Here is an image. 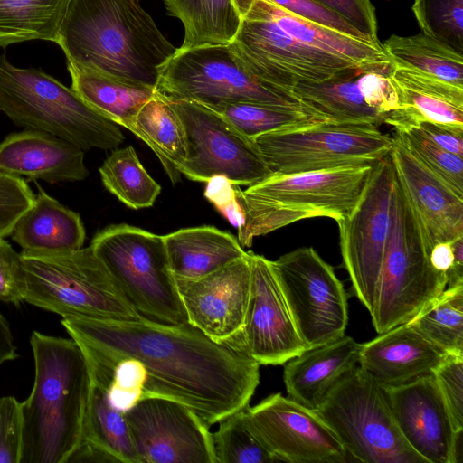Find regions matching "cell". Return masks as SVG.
I'll use <instances>...</instances> for the list:
<instances>
[{
	"label": "cell",
	"instance_id": "obj_1",
	"mask_svg": "<svg viewBox=\"0 0 463 463\" xmlns=\"http://www.w3.org/2000/svg\"><path fill=\"white\" fill-rule=\"evenodd\" d=\"M61 323L84 352L97 358L140 362L146 374L143 397L177 401L209 428L249 406L260 383L257 362L189 323L169 325L146 317H66Z\"/></svg>",
	"mask_w": 463,
	"mask_h": 463
},
{
	"label": "cell",
	"instance_id": "obj_2",
	"mask_svg": "<svg viewBox=\"0 0 463 463\" xmlns=\"http://www.w3.org/2000/svg\"><path fill=\"white\" fill-rule=\"evenodd\" d=\"M55 43L67 63L153 89L177 50L139 0H71Z\"/></svg>",
	"mask_w": 463,
	"mask_h": 463
},
{
	"label": "cell",
	"instance_id": "obj_3",
	"mask_svg": "<svg viewBox=\"0 0 463 463\" xmlns=\"http://www.w3.org/2000/svg\"><path fill=\"white\" fill-rule=\"evenodd\" d=\"M30 345L34 379L21 402L20 463H68L82 438L91 375L85 354L72 338L33 331Z\"/></svg>",
	"mask_w": 463,
	"mask_h": 463
},
{
	"label": "cell",
	"instance_id": "obj_4",
	"mask_svg": "<svg viewBox=\"0 0 463 463\" xmlns=\"http://www.w3.org/2000/svg\"><path fill=\"white\" fill-rule=\"evenodd\" d=\"M373 165L272 174L244 191L235 185L243 213L238 241L250 247L254 238L304 219L339 221L358 201Z\"/></svg>",
	"mask_w": 463,
	"mask_h": 463
},
{
	"label": "cell",
	"instance_id": "obj_5",
	"mask_svg": "<svg viewBox=\"0 0 463 463\" xmlns=\"http://www.w3.org/2000/svg\"><path fill=\"white\" fill-rule=\"evenodd\" d=\"M0 111L15 125L68 140L83 150L116 149L124 136L112 120L44 71L18 68L0 54Z\"/></svg>",
	"mask_w": 463,
	"mask_h": 463
},
{
	"label": "cell",
	"instance_id": "obj_6",
	"mask_svg": "<svg viewBox=\"0 0 463 463\" xmlns=\"http://www.w3.org/2000/svg\"><path fill=\"white\" fill-rule=\"evenodd\" d=\"M24 302L62 318L131 320L142 317L90 246L55 255L22 254Z\"/></svg>",
	"mask_w": 463,
	"mask_h": 463
},
{
	"label": "cell",
	"instance_id": "obj_7",
	"mask_svg": "<svg viewBox=\"0 0 463 463\" xmlns=\"http://www.w3.org/2000/svg\"><path fill=\"white\" fill-rule=\"evenodd\" d=\"M447 286V278L430 264L420 225L394 175L392 223L370 313L376 333L408 322Z\"/></svg>",
	"mask_w": 463,
	"mask_h": 463
},
{
	"label": "cell",
	"instance_id": "obj_8",
	"mask_svg": "<svg viewBox=\"0 0 463 463\" xmlns=\"http://www.w3.org/2000/svg\"><path fill=\"white\" fill-rule=\"evenodd\" d=\"M316 411L351 460L427 463L403 438L383 388L359 365L328 391Z\"/></svg>",
	"mask_w": 463,
	"mask_h": 463
},
{
	"label": "cell",
	"instance_id": "obj_9",
	"mask_svg": "<svg viewBox=\"0 0 463 463\" xmlns=\"http://www.w3.org/2000/svg\"><path fill=\"white\" fill-rule=\"evenodd\" d=\"M90 247L142 317L169 325L188 323L163 236L112 224L95 234Z\"/></svg>",
	"mask_w": 463,
	"mask_h": 463
},
{
	"label": "cell",
	"instance_id": "obj_10",
	"mask_svg": "<svg viewBox=\"0 0 463 463\" xmlns=\"http://www.w3.org/2000/svg\"><path fill=\"white\" fill-rule=\"evenodd\" d=\"M156 90L168 99L194 101L204 106L251 102L325 117L290 91L253 75L229 44L177 48L161 67Z\"/></svg>",
	"mask_w": 463,
	"mask_h": 463
},
{
	"label": "cell",
	"instance_id": "obj_11",
	"mask_svg": "<svg viewBox=\"0 0 463 463\" xmlns=\"http://www.w3.org/2000/svg\"><path fill=\"white\" fill-rule=\"evenodd\" d=\"M272 174L373 165L390 155L392 137L372 123L323 121L251 139Z\"/></svg>",
	"mask_w": 463,
	"mask_h": 463
},
{
	"label": "cell",
	"instance_id": "obj_12",
	"mask_svg": "<svg viewBox=\"0 0 463 463\" xmlns=\"http://www.w3.org/2000/svg\"><path fill=\"white\" fill-rule=\"evenodd\" d=\"M229 45L253 75L288 91L299 82L322 81L357 63L293 37L275 21L266 0H257L241 17Z\"/></svg>",
	"mask_w": 463,
	"mask_h": 463
},
{
	"label": "cell",
	"instance_id": "obj_13",
	"mask_svg": "<svg viewBox=\"0 0 463 463\" xmlns=\"http://www.w3.org/2000/svg\"><path fill=\"white\" fill-rule=\"evenodd\" d=\"M297 329L310 347L345 335L347 296L334 269L312 247H302L271 260Z\"/></svg>",
	"mask_w": 463,
	"mask_h": 463
},
{
	"label": "cell",
	"instance_id": "obj_14",
	"mask_svg": "<svg viewBox=\"0 0 463 463\" xmlns=\"http://www.w3.org/2000/svg\"><path fill=\"white\" fill-rule=\"evenodd\" d=\"M163 98L184 127L187 155L180 172L188 179L223 176L234 185L250 186L272 175L254 143L221 115L197 102Z\"/></svg>",
	"mask_w": 463,
	"mask_h": 463
},
{
	"label": "cell",
	"instance_id": "obj_15",
	"mask_svg": "<svg viewBox=\"0 0 463 463\" xmlns=\"http://www.w3.org/2000/svg\"><path fill=\"white\" fill-rule=\"evenodd\" d=\"M394 175L389 155L373 165L358 201L336 222L344 267L354 295L369 313L392 223Z\"/></svg>",
	"mask_w": 463,
	"mask_h": 463
},
{
	"label": "cell",
	"instance_id": "obj_16",
	"mask_svg": "<svg viewBox=\"0 0 463 463\" xmlns=\"http://www.w3.org/2000/svg\"><path fill=\"white\" fill-rule=\"evenodd\" d=\"M393 68L390 57L354 63L325 80L299 82L290 91L334 122L379 126L401 106Z\"/></svg>",
	"mask_w": 463,
	"mask_h": 463
},
{
	"label": "cell",
	"instance_id": "obj_17",
	"mask_svg": "<svg viewBox=\"0 0 463 463\" xmlns=\"http://www.w3.org/2000/svg\"><path fill=\"white\" fill-rule=\"evenodd\" d=\"M124 413L139 463H217L213 433L184 404L146 396Z\"/></svg>",
	"mask_w": 463,
	"mask_h": 463
},
{
	"label": "cell",
	"instance_id": "obj_18",
	"mask_svg": "<svg viewBox=\"0 0 463 463\" xmlns=\"http://www.w3.org/2000/svg\"><path fill=\"white\" fill-rule=\"evenodd\" d=\"M250 426L278 461L335 463L351 458L316 410L281 393L245 409Z\"/></svg>",
	"mask_w": 463,
	"mask_h": 463
},
{
	"label": "cell",
	"instance_id": "obj_19",
	"mask_svg": "<svg viewBox=\"0 0 463 463\" xmlns=\"http://www.w3.org/2000/svg\"><path fill=\"white\" fill-rule=\"evenodd\" d=\"M250 287L244 326L231 344L260 365H280L309 347L301 338L271 260L248 251Z\"/></svg>",
	"mask_w": 463,
	"mask_h": 463
},
{
	"label": "cell",
	"instance_id": "obj_20",
	"mask_svg": "<svg viewBox=\"0 0 463 463\" xmlns=\"http://www.w3.org/2000/svg\"><path fill=\"white\" fill-rule=\"evenodd\" d=\"M175 284L190 325L219 343L232 344L238 337L244 326L250 287L248 251L204 277L175 279Z\"/></svg>",
	"mask_w": 463,
	"mask_h": 463
},
{
	"label": "cell",
	"instance_id": "obj_21",
	"mask_svg": "<svg viewBox=\"0 0 463 463\" xmlns=\"http://www.w3.org/2000/svg\"><path fill=\"white\" fill-rule=\"evenodd\" d=\"M383 388L408 444L427 463H455L461 433L454 430L433 374Z\"/></svg>",
	"mask_w": 463,
	"mask_h": 463
},
{
	"label": "cell",
	"instance_id": "obj_22",
	"mask_svg": "<svg viewBox=\"0 0 463 463\" xmlns=\"http://www.w3.org/2000/svg\"><path fill=\"white\" fill-rule=\"evenodd\" d=\"M390 152L395 175L420 225L428 252L463 236V198L430 171L394 132Z\"/></svg>",
	"mask_w": 463,
	"mask_h": 463
},
{
	"label": "cell",
	"instance_id": "obj_23",
	"mask_svg": "<svg viewBox=\"0 0 463 463\" xmlns=\"http://www.w3.org/2000/svg\"><path fill=\"white\" fill-rule=\"evenodd\" d=\"M0 172L50 184L84 180L83 149L45 131L25 128L0 142Z\"/></svg>",
	"mask_w": 463,
	"mask_h": 463
},
{
	"label": "cell",
	"instance_id": "obj_24",
	"mask_svg": "<svg viewBox=\"0 0 463 463\" xmlns=\"http://www.w3.org/2000/svg\"><path fill=\"white\" fill-rule=\"evenodd\" d=\"M408 323L361 344L358 365L382 387L431 374L446 357Z\"/></svg>",
	"mask_w": 463,
	"mask_h": 463
},
{
	"label": "cell",
	"instance_id": "obj_25",
	"mask_svg": "<svg viewBox=\"0 0 463 463\" xmlns=\"http://www.w3.org/2000/svg\"><path fill=\"white\" fill-rule=\"evenodd\" d=\"M392 79L401 107L387 117L385 124L395 130L413 128L423 121L463 128V88L395 64Z\"/></svg>",
	"mask_w": 463,
	"mask_h": 463
},
{
	"label": "cell",
	"instance_id": "obj_26",
	"mask_svg": "<svg viewBox=\"0 0 463 463\" xmlns=\"http://www.w3.org/2000/svg\"><path fill=\"white\" fill-rule=\"evenodd\" d=\"M360 348L361 344L344 335L288 360L283 371L288 397L316 410L328 391L358 365Z\"/></svg>",
	"mask_w": 463,
	"mask_h": 463
},
{
	"label": "cell",
	"instance_id": "obj_27",
	"mask_svg": "<svg viewBox=\"0 0 463 463\" xmlns=\"http://www.w3.org/2000/svg\"><path fill=\"white\" fill-rule=\"evenodd\" d=\"M11 238L24 255H55L83 247L85 228L80 214L38 186L33 205L16 221Z\"/></svg>",
	"mask_w": 463,
	"mask_h": 463
},
{
	"label": "cell",
	"instance_id": "obj_28",
	"mask_svg": "<svg viewBox=\"0 0 463 463\" xmlns=\"http://www.w3.org/2000/svg\"><path fill=\"white\" fill-rule=\"evenodd\" d=\"M163 241L175 279H200L247 253L233 235L208 225L178 230Z\"/></svg>",
	"mask_w": 463,
	"mask_h": 463
},
{
	"label": "cell",
	"instance_id": "obj_29",
	"mask_svg": "<svg viewBox=\"0 0 463 463\" xmlns=\"http://www.w3.org/2000/svg\"><path fill=\"white\" fill-rule=\"evenodd\" d=\"M120 126L143 140L159 158L173 184L180 181V168L187 155V142L183 122L156 90L132 118Z\"/></svg>",
	"mask_w": 463,
	"mask_h": 463
},
{
	"label": "cell",
	"instance_id": "obj_30",
	"mask_svg": "<svg viewBox=\"0 0 463 463\" xmlns=\"http://www.w3.org/2000/svg\"><path fill=\"white\" fill-rule=\"evenodd\" d=\"M71 89L92 109L118 125L135 116L156 89L128 83L67 63Z\"/></svg>",
	"mask_w": 463,
	"mask_h": 463
},
{
	"label": "cell",
	"instance_id": "obj_31",
	"mask_svg": "<svg viewBox=\"0 0 463 463\" xmlns=\"http://www.w3.org/2000/svg\"><path fill=\"white\" fill-rule=\"evenodd\" d=\"M165 5L184 25L182 50L229 44L241 21L233 0H165Z\"/></svg>",
	"mask_w": 463,
	"mask_h": 463
},
{
	"label": "cell",
	"instance_id": "obj_32",
	"mask_svg": "<svg viewBox=\"0 0 463 463\" xmlns=\"http://www.w3.org/2000/svg\"><path fill=\"white\" fill-rule=\"evenodd\" d=\"M79 445L94 449L113 462L139 463L125 413L111 404L105 388L92 378Z\"/></svg>",
	"mask_w": 463,
	"mask_h": 463
},
{
	"label": "cell",
	"instance_id": "obj_33",
	"mask_svg": "<svg viewBox=\"0 0 463 463\" xmlns=\"http://www.w3.org/2000/svg\"><path fill=\"white\" fill-rule=\"evenodd\" d=\"M71 0H0V47L33 40L56 43Z\"/></svg>",
	"mask_w": 463,
	"mask_h": 463
},
{
	"label": "cell",
	"instance_id": "obj_34",
	"mask_svg": "<svg viewBox=\"0 0 463 463\" xmlns=\"http://www.w3.org/2000/svg\"><path fill=\"white\" fill-rule=\"evenodd\" d=\"M383 49L396 66L419 71L463 88V54L423 33L390 36Z\"/></svg>",
	"mask_w": 463,
	"mask_h": 463
},
{
	"label": "cell",
	"instance_id": "obj_35",
	"mask_svg": "<svg viewBox=\"0 0 463 463\" xmlns=\"http://www.w3.org/2000/svg\"><path fill=\"white\" fill-rule=\"evenodd\" d=\"M275 21L289 34L307 45L353 62L385 59L383 46H377L302 19L266 0Z\"/></svg>",
	"mask_w": 463,
	"mask_h": 463
},
{
	"label": "cell",
	"instance_id": "obj_36",
	"mask_svg": "<svg viewBox=\"0 0 463 463\" xmlns=\"http://www.w3.org/2000/svg\"><path fill=\"white\" fill-rule=\"evenodd\" d=\"M406 323L445 354L463 355V283L447 287Z\"/></svg>",
	"mask_w": 463,
	"mask_h": 463
},
{
	"label": "cell",
	"instance_id": "obj_37",
	"mask_svg": "<svg viewBox=\"0 0 463 463\" xmlns=\"http://www.w3.org/2000/svg\"><path fill=\"white\" fill-rule=\"evenodd\" d=\"M99 171L107 190L129 208L151 207L161 192L131 146L114 149Z\"/></svg>",
	"mask_w": 463,
	"mask_h": 463
},
{
	"label": "cell",
	"instance_id": "obj_38",
	"mask_svg": "<svg viewBox=\"0 0 463 463\" xmlns=\"http://www.w3.org/2000/svg\"><path fill=\"white\" fill-rule=\"evenodd\" d=\"M205 107L221 115L236 130L250 140L273 131L332 121L319 115L260 103L226 102Z\"/></svg>",
	"mask_w": 463,
	"mask_h": 463
},
{
	"label": "cell",
	"instance_id": "obj_39",
	"mask_svg": "<svg viewBox=\"0 0 463 463\" xmlns=\"http://www.w3.org/2000/svg\"><path fill=\"white\" fill-rule=\"evenodd\" d=\"M245 409L221 420L219 429L213 433L216 462H278L250 426Z\"/></svg>",
	"mask_w": 463,
	"mask_h": 463
},
{
	"label": "cell",
	"instance_id": "obj_40",
	"mask_svg": "<svg viewBox=\"0 0 463 463\" xmlns=\"http://www.w3.org/2000/svg\"><path fill=\"white\" fill-rule=\"evenodd\" d=\"M412 11L423 33L463 54V0H414Z\"/></svg>",
	"mask_w": 463,
	"mask_h": 463
},
{
	"label": "cell",
	"instance_id": "obj_41",
	"mask_svg": "<svg viewBox=\"0 0 463 463\" xmlns=\"http://www.w3.org/2000/svg\"><path fill=\"white\" fill-rule=\"evenodd\" d=\"M395 132L419 161L463 198V158L461 156L439 147L416 128L395 130Z\"/></svg>",
	"mask_w": 463,
	"mask_h": 463
},
{
	"label": "cell",
	"instance_id": "obj_42",
	"mask_svg": "<svg viewBox=\"0 0 463 463\" xmlns=\"http://www.w3.org/2000/svg\"><path fill=\"white\" fill-rule=\"evenodd\" d=\"M454 430L463 431V355L447 354L432 373Z\"/></svg>",
	"mask_w": 463,
	"mask_h": 463
},
{
	"label": "cell",
	"instance_id": "obj_43",
	"mask_svg": "<svg viewBox=\"0 0 463 463\" xmlns=\"http://www.w3.org/2000/svg\"><path fill=\"white\" fill-rule=\"evenodd\" d=\"M34 200L25 180L0 172V238L11 235L16 221Z\"/></svg>",
	"mask_w": 463,
	"mask_h": 463
},
{
	"label": "cell",
	"instance_id": "obj_44",
	"mask_svg": "<svg viewBox=\"0 0 463 463\" xmlns=\"http://www.w3.org/2000/svg\"><path fill=\"white\" fill-rule=\"evenodd\" d=\"M23 440L21 402L0 397V463H20Z\"/></svg>",
	"mask_w": 463,
	"mask_h": 463
},
{
	"label": "cell",
	"instance_id": "obj_45",
	"mask_svg": "<svg viewBox=\"0 0 463 463\" xmlns=\"http://www.w3.org/2000/svg\"><path fill=\"white\" fill-rule=\"evenodd\" d=\"M26 276L21 253L0 238V301L19 307L24 302Z\"/></svg>",
	"mask_w": 463,
	"mask_h": 463
},
{
	"label": "cell",
	"instance_id": "obj_46",
	"mask_svg": "<svg viewBox=\"0 0 463 463\" xmlns=\"http://www.w3.org/2000/svg\"><path fill=\"white\" fill-rule=\"evenodd\" d=\"M354 27L373 44L382 46L378 39L375 9L370 0H315Z\"/></svg>",
	"mask_w": 463,
	"mask_h": 463
},
{
	"label": "cell",
	"instance_id": "obj_47",
	"mask_svg": "<svg viewBox=\"0 0 463 463\" xmlns=\"http://www.w3.org/2000/svg\"><path fill=\"white\" fill-rule=\"evenodd\" d=\"M270 1L302 19L332 29L345 35L368 42L354 27L315 0Z\"/></svg>",
	"mask_w": 463,
	"mask_h": 463
},
{
	"label": "cell",
	"instance_id": "obj_48",
	"mask_svg": "<svg viewBox=\"0 0 463 463\" xmlns=\"http://www.w3.org/2000/svg\"><path fill=\"white\" fill-rule=\"evenodd\" d=\"M204 196L237 229L243 223V213L235 194V185L223 176L206 182Z\"/></svg>",
	"mask_w": 463,
	"mask_h": 463
},
{
	"label": "cell",
	"instance_id": "obj_49",
	"mask_svg": "<svg viewBox=\"0 0 463 463\" xmlns=\"http://www.w3.org/2000/svg\"><path fill=\"white\" fill-rule=\"evenodd\" d=\"M413 128L439 147L463 157V128L428 121Z\"/></svg>",
	"mask_w": 463,
	"mask_h": 463
},
{
	"label": "cell",
	"instance_id": "obj_50",
	"mask_svg": "<svg viewBox=\"0 0 463 463\" xmlns=\"http://www.w3.org/2000/svg\"><path fill=\"white\" fill-rule=\"evenodd\" d=\"M18 356L9 324L0 313V364L14 361Z\"/></svg>",
	"mask_w": 463,
	"mask_h": 463
},
{
	"label": "cell",
	"instance_id": "obj_51",
	"mask_svg": "<svg viewBox=\"0 0 463 463\" xmlns=\"http://www.w3.org/2000/svg\"><path fill=\"white\" fill-rule=\"evenodd\" d=\"M455 262L463 266V236H460L450 242Z\"/></svg>",
	"mask_w": 463,
	"mask_h": 463
},
{
	"label": "cell",
	"instance_id": "obj_52",
	"mask_svg": "<svg viewBox=\"0 0 463 463\" xmlns=\"http://www.w3.org/2000/svg\"><path fill=\"white\" fill-rule=\"evenodd\" d=\"M233 1H234V4H235L241 16L242 17L243 15L246 14V13L250 9L252 5L257 0H233Z\"/></svg>",
	"mask_w": 463,
	"mask_h": 463
}]
</instances>
